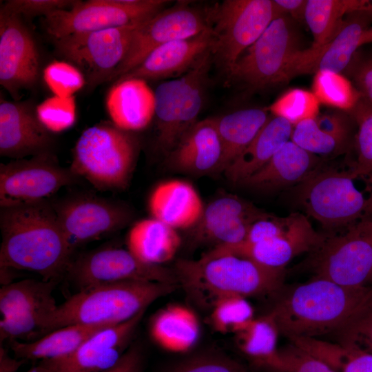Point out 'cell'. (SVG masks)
<instances>
[{
  "label": "cell",
  "instance_id": "277c9868",
  "mask_svg": "<svg viewBox=\"0 0 372 372\" xmlns=\"http://www.w3.org/2000/svg\"><path fill=\"white\" fill-rule=\"evenodd\" d=\"M175 286L170 283L131 280L78 291L46 316L38 338L70 324L124 322L146 310L156 300L172 292Z\"/></svg>",
  "mask_w": 372,
  "mask_h": 372
},
{
  "label": "cell",
  "instance_id": "7402d4cb",
  "mask_svg": "<svg viewBox=\"0 0 372 372\" xmlns=\"http://www.w3.org/2000/svg\"><path fill=\"white\" fill-rule=\"evenodd\" d=\"M214 42V36L209 28L196 36L167 43L154 50L139 65L117 80L137 78L147 81L186 73L212 50Z\"/></svg>",
  "mask_w": 372,
  "mask_h": 372
},
{
  "label": "cell",
  "instance_id": "d6986e66",
  "mask_svg": "<svg viewBox=\"0 0 372 372\" xmlns=\"http://www.w3.org/2000/svg\"><path fill=\"white\" fill-rule=\"evenodd\" d=\"M145 311L127 321L99 330L64 358L39 362L53 372H105L113 367L128 349Z\"/></svg>",
  "mask_w": 372,
  "mask_h": 372
},
{
  "label": "cell",
  "instance_id": "44dd1931",
  "mask_svg": "<svg viewBox=\"0 0 372 372\" xmlns=\"http://www.w3.org/2000/svg\"><path fill=\"white\" fill-rule=\"evenodd\" d=\"M54 143L28 101L0 99V154L13 160L51 152Z\"/></svg>",
  "mask_w": 372,
  "mask_h": 372
},
{
  "label": "cell",
  "instance_id": "d590c367",
  "mask_svg": "<svg viewBox=\"0 0 372 372\" xmlns=\"http://www.w3.org/2000/svg\"><path fill=\"white\" fill-rule=\"evenodd\" d=\"M279 333L266 315L252 319L235 334L240 351L256 369L265 372L274 360Z\"/></svg>",
  "mask_w": 372,
  "mask_h": 372
},
{
  "label": "cell",
  "instance_id": "7a4b0ae2",
  "mask_svg": "<svg viewBox=\"0 0 372 372\" xmlns=\"http://www.w3.org/2000/svg\"><path fill=\"white\" fill-rule=\"evenodd\" d=\"M276 294L266 315L289 340L333 335L372 303V286L347 287L316 278Z\"/></svg>",
  "mask_w": 372,
  "mask_h": 372
},
{
  "label": "cell",
  "instance_id": "f5cc1de1",
  "mask_svg": "<svg viewBox=\"0 0 372 372\" xmlns=\"http://www.w3.org/2000/svg\"><path fill=\"white\" fill-rule=\"evenodd\" d=\"M24 362L23 360L10 357L5 349L1 346L0 372H17Z\"/></svg>",
  "mask_w": 372,
  "mask_h": 372
},
{
  "label": "cell",
  "instance_id": "8992f818",
  "mask_svg": "<svg viewBox=\"0 0 372 372\" xmlns=\"http://www.w3.org/2000/svg\"><path fill=\"white\" fill-rule=\"evenodd\" d=\"M361 178L352 167L341 169L321 166L298 185L297 201L324 228L344 229L363 218L369 206L371 195L365 196L355 184Z\"/></svg>",
  "mask_w": 372,
  "mask_h": 372
},
{
  "label": "cell",
  "instance_id": "603a6c76",
  "mask_svg": "<svg viewBox=\"0 0 372 372\" xmlns=\"http://www.w3.org/2000/svg\"><path fill=\"white\" fill-rule=\"evenodd\" d=\"M324 236L317 232L307 217L293 229L275 238L255 243H240L216 248L242 256L274 269H285L296 256L311 253L324 240Z\"/></svg>",
  "mask_w": 372,
  "mask_h": 372
},
{
  "label": "cell",
  "instance_id": "83f0119b",
  "mask_svg": "<svg viewBox=\"0 0 372 372\" xmlns=\"http://www.w3.org/2000/svg\"><path fill=\"white\" fill-rule=\"evenodd\" d=\"M293 126L287 120L269 117L245 149L223 172L228 180L241 183L264 167L291 140Z\"/></svg>",
  "mask_w": 372,
  "mask_h": 372
},
{
  "label": "cell",
  "instance_id": "7dc6e473",
  "mask_svg": "<svg viewBox=\"0 0 372 372\" xmlns=\"http://www.w3.org/2000/svg\"><path fill=\"white\" fill-rule=\"evenodd\" d=\"M76 2L74 0H9L1 8L21 17H45L54 11L69 9Z\"/></svg>",
  "mask_w": 372,
  "mask_h": 372
},
{
  "label": "cell",
  "instance_id": "2e32d148",
  "mask_svg": "<svg viewBox=\"0 0 372 372\" xmlns=\"http://www.w3.org/2000/svg\"><path fill=\"white\" fill-rule=\"evenodd\" d=\"M40 56L22 17L0 9V84L14 101L34 88L40 77Z\"/></svg>",
  "mask_w": 372,
  "mask_h": 372
},
{
  "label": "cell",
  "instance_id": "6da1fadb",
  "mask_svg": "<svg viewBox=\"0 0 372 372\" xmlns=\"http://www.w3.org/2000/svg\"><path fill=\"white\" fill-rule=\"evenodd\" d=\"M0 229V267L56 282L65 275L73 249L47 200L1 207Z\"/></svg>",
  "mask_w": 372,
  "mask_h": 372
},
{
  "label": "cell",
  "instance_id": "9a60e30c",
  "mask_svg": "<svg viewBox=\"0 0 372 372\" xmlns=\"http://www.w3.org/2000/svg\"><path fill=\"white\" fill-rule=\"evenodd\" d=\"M209 28L207 12L185 1L163 9L135 30L127 53L110 81L134 69L161 45L196 36Z\"/></svg>",
  "mask_w": 372,
  "mask_h": 372
},
{
  "label": "cell",
  "instance_id": "bcb514c9",
  "mask_svg": "<svg viewBox=\"0 0 372 372\" xmlns=\"http://www.w3.org/2000/svg\"><path fill=\"white\" fill-rule=\"evenodd\" d=\"M333 335L340 342L353 343L372 353V303Z\"/></svg>",
  "mask_w": 372,
  "mask_h": 372
},
{
  "label": "cell",
  "instance_id": "e0dca14e",
  "mask_svg": "<svg viewBox=\"0 0 372 372\" xmlns=\"http://www.w3.org/2000/svg\"><path fill=\"white\" fill-rule=\"evenodd\" d=\"M53 206L73 250L123 228L131 220L132 214L124 205L94 196L70 197Z\"/></svg>",
  "mask_w": 372,
  "mask_h": 372
},
{
  "label": "cell",
  "instance_id": "db71d44e",
  "mask_svg": "<svg viewBox=\"0 0 372 372\" xmlns=\"http://www.w3.org/2000/svg\"><path fill=\"white\" fill-rule=\"evenodd\" d=\"M372 43V25L363 32L360 39V47Z\"/></svg>",
  "mask_w": 372,
  "mask_h": 372
},
{
  "label": "cell",
  "instance_id": "d4e9b609",
  "mask_svg": "<svg viewBox=\"0 0 372 372\" xmlns=\"http://www.w3.org/2000/svg\"><path fill=\"white\" fill-rule=\"evenodd\" d=\"M105 105L115 126L129 132L139 131L154 118V91L141 79L117 80L108 90Z\"/></svg>",
  "mask_w": 372,
  "mask_h": 372
},
{
  "label": "cell",
  "instance_id": "3957f363",
  "mask_svg": "<svg viewBox=\"0 0 372 372\" xmlns=\"http://www.w3.org/2000/svg\"><path fill=\"white\" fill-rule=\"evenodd\" d=\"M174 273L192 297L211 306L225 296L276 294L283 287L285 269L268 268L214 247L197 260H178Z\"/></svg>",
  "mask_w": 372,
  "mask_h": 372
},
{
  "label": "cell",
  "instance_id": "9c48e42d",
  "mask_svg": "<svg viewBox=\"0 0 372 372\" xmlns=\"http://www.w3.org/2000/svg\"><path fill=\"white\" fill-rule=\"evenodd\" d=\"M213 59L228 74L239 56L282 14L273 0H225L207 11Z\"/></svg>",
  "mask_w": 372,
  "mask_h": 372
},
{
  "label": "cell",
  "instance_id": "7bdbcfd3",
  "mask_svg": "<svg viewBox=\"0 0 372 372\" xmlns=\"http://www.w3.org/2000/svg\"><path fill=\"white\" fill-rule=\"evenodd\" d=\"M36 112L41 124L50 132H61L70 127L76 120V103L73 96L54 95L36 106Z\"/></svg>",
  "mask_w": 372,
  "mask_h": 372
},
{
  "label": "cell",
  "instance_id": "f6af8a7d",
  "mask_svg": "<svg viewBox=\"0 0 372 372\" xmlns=\"http://www.w3.org/2000/svg\"><path fill=\"white\" fill-rule=\"evenodd\" d=\"M167 372H252L236 360L218 353H202L175 364Z\"/></svg>",
  "mask_w": 372,
  "mask_h": 372
},
{
  "label": "cell",
  "instance_id": "681fc988",
  "mask_svg": "<svg viewBox=\"0 0 372 372\" xmlns=\"http://www.w3.org/2000/svg\"><path fill=\"white\" fill-rule=\"evenodd\" d=\"M346 70L362 98L372 105V53L357 52Z\"/></svg>",
  "mask_w": 372,
  "mask_h": 372
},
{
  "label": "cell",
  "instance_id": "f35d334b",
  "mask_svg": "<svg viewBox=\"0 0 372 372\" xmlns=\"http://www.w3.org/2000/svg\"><path fill=\"white\" fill-rule=\"evenodd\" d=\"M291 141L307 152L319 157L335 156L347 150L350 145L321 130L315 118L296 125Z\"/></svg>",
  "mask_w": 372,
  "mask_h": 372
},
{
  "label": "cell",
  "instance_id": "f546056e",
  "mask_svg": "<svg viewBox=\"0 0 372 372\" xmlns=\"http://www.w3.org/2000/svg\"><path fill=\"white\" fill-rule=\"evenodd\" d=\"M180 243L176 229L152 217L134 223L127 236V249L140 260L152 265L171 260Z\"/></svg>",
  "mask_w": 372,
  "mask_h": 372
},
{
  "label": "cell",
  "instance_id": "8fae6325",
  "mask_svg": "<svg viewBox=\"0 0 372 372\" xmlns=\"http://www.w3.org/2000/svg\"><path fill=\"white\" fill-rule=\"evenodd\" d=\"M165 0L77 1L70 8L43 17L53 40L67 36L142 23L164 9Z\"/></svg>",
  "mask_w": 372,
  "mask_h": 372
},
{
  "label": "cell",
  "instance_id": "816d5d0a",
  "mask_svg": "<svg viewBox=\"0 0 372 372\" xmlns=\"http://www.w3.org/2000/svg\"><path fill=\"white\" fill-rule=\"evenodd\" d=\"M282 14H288L295 20L304 21L307 0H274Z\"/></svg>",
  "mask_w": 372,
  "mask_h": 372
},
{
  "label": "cell",
  "instance_id": "74e56055",
  "mask_svg": "<svg viewBox=\"0 0 372 372\" xmlns=\"http://www.w3.org/2000/svg\"><path fill=\"white\" fill-rule=\"evenodd\" d=\"M211 307V324L216 331L222 333L236 334L254 318V309L244 297H223Z\"/></svg>",
  "mask_w": 372,
  "mask_h": 372
},
{
  "label": "cell",
  "instance_id": "4dcf8cb0",
  "mask_svg": "<svg viewBox=\"0 0 372 372\" xmlns=\"http://www.w3.org/2000/svg\"><path fill=\"white\" fill-rule=\"evenodd\" d=\"M269 117L267 109L252 107L215 118L222 145L218 172H224L245 149Z\"/></svg>",
  "mask_w": 372,
  "mask_h": 372
},
{
  "label": "cell",
  "instance_id": "30bf717a",
  "mask_svg": "<svg viewBox=\"0 0 372 372\" xmlns=\"http://www.w3.org/2000/svg\"><path fill=\"white\" fill-rule=\"evenodd\" d=\"M300 50L295 22L282 14L239 56L227 74L229 79L251 90L282 83L287 62Z\"/></svg>",
  "mask_w": 372,
  "mask_h": 372
},
{
  "label": "cell",
  "instance_id": "ba28073f",
  "mask_svg": "<svg viewBox=\"0 0 372 372\" xmlns=\"http://www.w3.org/2000/svg\"><path fill=\"white\" fill-rule=\"evenodd\" d=\"M340 234L325 236L307 265L313 278L360 288L372 286V219L362 218Z\"/></svg>",
  "mask_w": 372,
  "mask_h": 372
},
{
  "label": "cell",
  "instance_id": "ee69618b",
  "mask_svg": "<svg viewBox=\"0 0 372 372\" xmlns=\"http://www.w3.org/2000/svg\"><path fill=\"white\" fill-rule=\"evenodd\" d=\"M43 80L55 96H73L86 85L82 72L66 61H54L43 71Z\"/></svg>",
  "mask_w": 372,
  "mask_h": 372
},
{
  "label": "cell",
  "instance_id": "11a10c76",
  "mask_svg": "<svg viewBox=\"0 0 372 372\" xmlns=\"http://www.w3.org/2000/svg\"><path fill=\"white\" fill-rule=\"evenodd\" d=\"M367 178H368L369 183L370 185L371 193L369 198V206L366 211L365 216L363 218L372 219V173L368 176Z\"/></svg>",
  "mask_w": 372,
  "mask_h": 372
},
{
  "label": "cell",
  "instance_id": "836d02e7",
  "mask_svg": "<svg viewBox=\"0 0 372 372\" xmlns=\"http://www.w3.org/2000/svg\"><path fill=\"white\" fill-rule=\"evenodd\" d=\"M56 282L25 279L1 285V318L30 311L52 312L57 306L52 295Z\"/></svg>",
  "mask_w": 372,
  "mask_h": 372
},
{
  "label": "cell",
  "instance_id": "52a82bcc",
  "mask_svg": "<svg viewBox=\"0 0 372 372\" xmlns=\"http://www.w3.org/2000/svg\"><path fill=\"white\" fill-rule=\"evenodd\" d=\"M213 61L211 50L185 74L163 82L154 91L156 147L166 156L198 121Z\"/></svg>",
  "mask_w": 372,
  "mask_h": 372
},
{
  "label": "cell",
  "instance_id": "4fadbf2b",
  "mask_svg": "<svg viewBox=\"0 0 372 372\" xmlns=\"http://www.w3.org/2000/svg\"><path fill=\"white\" fill-rule=\"evenodd\" d=\"M65 276L78 291L123 281L175 285L177 280L171 270L143 262L128 249L114 247L96 249L72 259Z\"/></svg>",
  "mask_w": 372,
  "mask_h": 372
},
{
  "label": "cell",
  "instance_id": "1f68e13d",
  "mask_svg": "<svg viewBox=\"0 0 372 372\" xmlns=\"http://www.w3.org/2000/svg\"><path fill=\"white\" fill-rule=\"evenodd\" d=\"M200 324L195 313L185 306L169 305L158 311L150 324L152 339L173 352L190 349L197 342Z\"/></svg>",
  "mask_w": 372,
  "mask_h": 372
},
{
  "label": "cell",
  "instance_id": "8d00e7d4",
  "mask_svg": "<svg viewBox=\"0 0 372 372\" xmlns=\"http://www.w3.org/2000/svg\"><path fill=\"white\" fill-rule=\"evenodd\" d=\"M312 92L320 103L347 112L362 98L361 94L347 78L331 71H321L315 74Z\"/></svg>",
  "mask_w": 372,
  "mask_h": 372
},
{
  "label": "cell",
  "instance_id": "b9f144b4",
  "mask_svg": "<svg viewBox=\"0 0 372 372\" xmlns=\"http://www.w3.org/2000/svg\"><path fill=\"white\" fill-rule=\"evenodd\" d=\"M265 372H335L321 360L289 342L278 349L277 355Z\"/></svg>",
  "mask_w": 372,
  "mask_h": 372
},
{
  "label": "cell",
  "instance_id": "f1b7e54d",
  "mask_svg": "<svg viewBox=\"0 0 372 372\" xmlns=\"http://www.w3.org/2000/svg\"><path fill=\"white\" fill-rule=\"evenodd\" d=\"M114 324H75L53 330L30 342L9 341L15 357L23 360H49L64 358L101 329Z\"/></svg>",
  "mask_w": 372,
  "mask_h": 372
},
{
  "label": "cell",
  "instance_id": "ffe728a7",
  "mask_svg": "<svg viewBox=\"0 0 372 372\" xmlns=\"http://www.w3.org/2000/svg\"><path fill=\"white\" fill-rule=\"evenodd\" d=\"M267 212L236 196L219 197L204 208L192 228L195 243L233 246L243 242L251 224Z\"/></svg>",
  "mask_w": 372,
  "mask_h": 372
},
{
  "label": "cell",
  "instance_id": "60d3db41",
  "mask_svg": "<svg viewBox=\"0 0 372 372\" xmlns=\"http://www.w3.org/2000/svg\"><path fill=\"white\" fill-rule=\"evenodd\" d=\"M349 113L358 125L357 160L352 167L358 176L365 177L372 173V105L361 98Z\"/></svg>",
  "mask_w": 372,
  "mask_h": 372
},
{
  "label": "cell",
  "instance_id": "9f6ffc18",
  "mask_svg": "<svg viewBox=\"0 0 372 372\" xmlns=\"http://www.w3.org/2000/svg\"><path fill=\"white\" fill-rule=\"evenodd\" d=\"M25 372H53L49 368L39 362L36 366L30 368Z\"/></svg>",
  "mask_w": 372,
  "mask_h": 372
},
{
  "label": "cell",
  "instance_id": "cb8c5ba5",
  "mask_svg": "<svg viewBox=\"0 0 372 372\" xmlns=\"http://www.w3.org/2000/svg\"><path fill=\"white\" fill-rule=\"evenodd\" d=\"M176 170L201 174L218 171L222 145L216 118L198 121L166 156Z\"/></svg>",
  "mask_w": 372,
  "mask_h": 372
},
{
  "label": "cell",
  "instance_id": "c3c4849f",
  "mask_svg": "<svg viewBox=\"0 0 372 372\" xmlns=\"http://www.w3.org/2000/svg\"><path fill=\"white\" fill-rule=\"evenodd\" d=\"M315 121L318 127L325 133L351 143L356 123L349 112L339 110L327 112L318 114Z\"/></svg>",
  "mask_w": 372,
  "mask_h": 372
},
{
  "label": "cell",
  "instance_id": "ac0fdd59",
  "mask_svg": "<svg viewBox=\"0 0 372 372\" xmlns=\"http://www.w3.org/2000/svg\"><path fill=\"white\" fill-rule=\"evenodd\" d=\"M372 23V12L349 14L337 34L320 46L302 49L291 56L283 75V83L302 74L321 71L340 73L346 70L360 48V39Z\"/></svg>",
  "mask_w": 372,
  "mask_h": 372
},
{
  "label": "cell",
  "instance_id": "f907efd6",
  "mask_svg": "<svg viewBox=\"0 0 372 372\" xmlns=\"http://www.w3.org/2000/svg\"><path fill=\"white\" fill-rule=\"evenodd\" d=\"M143 365L141 348L134 345L129 347L118 362L105 372H142Z\"/></svg>",
  "mask_w": 372,
  "mask_h": 372
},
{
  "label": "cell",
  "instance_id": "ab89813d",
  "mask_svg": "<svg viewBox=\"0 0 372 372\" xmlns=\"http://www.w3.org/2000/svg\"><path fill=\"white\" fill-rule=\"evenodd\" d=\"M320 102L312 92L291 89L285 92L268 108L272 115L287 120L293 127L319 114Z\"/></svg>",
  "mask_w": 372,
  "mask_h": 372
},
{
  "label": "cell",
  "instance_id": "4316f807",
  "mask_svg": "<svg viewBox=\"0 0 372 372\" xmlns=\"http://www.w3.org/2000/svg\"><path fill=\"white\" fill-rule=\"evenodd\" d=\"M148 207L152 218L175 229L193 228L205 208L193 185L178 179L165 180L156 186Z\"/></svg>",
  "mask_w": 372,
  "mask_h": 372
},
{
  "label": "cell",
  "instance_id": "5b68a950",
  "mask_svg": "<svg viewBox=\"0 0 372 372\" xmlns=\"http://www.w3.org/2000/svg\"><path fill=\"white\" fill-rule=\"evenodd\" d=\"M138 148L130 132L113 123H98L85 130L76 141L69 169L100 190L123 189L132 174Z\"/></svg>",
  "mask_w": 372,
  "mask_h": 372
},
{
  "label": "cell",
  "instance_id": "e575fe53",
  "mask_svg": "<svg viewBox=\"0 0 372 372\" xmlns=\"http://www.w3.org/2000/svg\"><path fill=\"white\" fill-rule=\"evenodd\" d=\"M289 341L321 360L335 372H372V353L355 344L313 338H295Z\"/></svg>",
  "mask_w": 372,
  "mask_h": 372
},
{
  "label": "cell",
  "instance_id": "5bb4252c",
  "mask_svg": "<svg viewBox=\"0 0 372 372\" xmlns=\"http://www.w3.org/2000/svg\"><path fill=\"white\" fill-rule=\"evenodd\" d=\"M79 178L59 165L52 152L0 164V207L47 200Z\"/></svg>",
  "mask_w": 372,
  "mask_h": 372
},
{
  "label": "cell",
  "instance_id": "7c38bea8",
  "mask_svg": "<svg viewBox=\"0 0 372 372\" xmlns=\"http://www.w3.org/2000/svg\"><path fill=\"white\" fill-rule=\"evenodd\" d=\"M141 24L54 39L55 50L82 72L86 86L92 90L111 81L127 53L135 30Z\"/></svg>",
  "mask_w": 372,
  "mask_h": 372
},
{
  "label": "cell",
  "instance_id": "d6a6232c",
  "mask_svg": "<svg viewBox=\"0 0 372 372\" xmlns=\"http://www.w3.org/2000/svg\"><path fill=\"white\" fill-rule=\"evenodd\" d=\"M372 12V0H307L304 21L313 37V46L329 41L340 30L347 14Z\"/></svg>",
  "mask_w": 372,
  "mask_h": 372
},
{
  "label": "cell",
  "instance_id": "484cf974",
  "mask_svg": "<svg viewBox=\"0 0 372 372\" xmlns=\"http://www.w3.org/2000/svg\"><path fill=\"white\" fill-rule=\"evenodd\" d=\"M322 165L319 156L291 140L285 143L260 170L240 184L261 190H276L299 185Z\"/></svg>",
  "mask_w": 372,
  "mask_h": 372
}]
</instances>
